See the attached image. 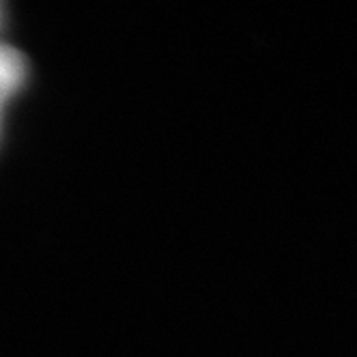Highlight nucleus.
Segmentation results:
<instances>
[{"label":"nucleus","instance_id":"obj_2","mask_svg":"<svg viewBox=\"0 0 357 357\" xmlns=\"http://www.w3.org/2000/svg\"><path fill=\"white\" fill-rule=\"evenodd\" d=\"M3 22H5V13H3V7H0V29H3Z\"/></svg>","mask_w":357,"mask_h":357},{"label":"nucleus","instance_id":"obj_1","mask_svg":"<svg viewBox=\"0 0 357 357\" xmlns=\"http://www.w3.org/2000/svg\"><path fill=\"white\" fill-rule=\"evenodd\" d=\"M29 75V65L15 47L0 41V125L9 101L24 89Z\"/></svg>","mask_w":357,"mask_h":357}]
</instances>
